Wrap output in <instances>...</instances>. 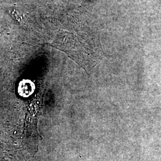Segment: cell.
I'll use <instances>...</instances> for the list:
<instances>
[{"label": "cell", "instance_id": "obj_1", "mask_svg": "<svg viewBox=\"0 0 161 161\" xmlns=\"http://www.w3.org/2000/svg\"><path fill=\"white\" fill-rule=\"evenodd\" d=\"M33 86L34 84H32L30 80H24L22 81L19 87L20 94L25 97H26V96H29L34 91Z\"/></svg>", "mask_w": 161, "mask_h": 161}, {"label": "cell", "instance_id": "obj_2", "mask_svg": "<svg viewBox=\"0 0 161 161\" xmlns=\"http://www.w3.org/2000/svg\"><path fill=\"white\" fill-rule=\"evenodd\" d=\"M12 16L13 17L14 19H15L16 20H17V21L20 23V24H23V25H26V19H25L24 16L22 14V13H21L20 12L17 11L16 10L14 9L13 10L12 13H11Z\"/></svg>", "mask_w": 161, "mask_h": 161}]
</instances>
